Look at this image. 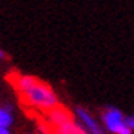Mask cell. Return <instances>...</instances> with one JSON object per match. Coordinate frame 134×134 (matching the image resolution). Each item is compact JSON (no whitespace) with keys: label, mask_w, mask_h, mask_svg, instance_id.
<instances>
[{"label":"cell","mask_w":134,"mask_h":134,"mask_svg":"<svg viewBox=\"0 0 134 134\" xmlns=\"http://www.w3.org/2000/svg\"><path fill=\"white\" fill-rule=\"evenodd\" d=\"M3 57H5V53H3V51L0 50V59H3Z\"/></svg>","instance_id":"cell-9"},{"label":"cell","mask_w":134,"mask_h":134,"mask_svg":"<svg viewBox=\"0 0 134 134\" xmlns=\"http://www.w3.org/2000/svg\"><path fill=\"white\" fill-rule=\"evenodd\" d=\"M71 119V115H69V111L66 109H63L60 105H57L54 109H51L48 111V121L54 125V127H59L60 124L63 122H66Z\"/></svg>","instance_id":"cell-4"},{"label":"cell","mask_w":134,"mask_h":134,"mask_svg":"<svg viewBox=\"0 0 134 134\" xmlns=\"http://www.w3.org/2000/svg\"><path fill=\"white\" fill-rule=\"evenodd\" d=\"M14 86L21 93L23 101L38 110L50 111L59 105V98L53 87L33 75H17Z\"/></svg>","instance_id":"cell-1"},{"label":"cell","mask_w":134,"mask_h":134,"mask_svg":"<svg viewBox=\"0 0 134 134\" xmlns=\"http://www.w3.org/2000/svg\"><path fill=\"white\" fill-rule=\"evenodd\" d=\"M26 134H32V133H26Z\"/></svg>","instance_id":"cell-10"},{"label":"cell","mask_w":134,"mask_h":134,"mask_svg":"<svg viewBox=\"0 0 134 134\" xmlns=\"http://www.w3.org/2000/svg\"><path fill=\"white\" fill-rule=\"evenodd\" d=\"M14 124V116H12V105L5 104L0 107V127L9 128Z\"/></svg>","instance_id":"cell-6"},{"label":"cell","mask_w":134,"mask_h":134,"mask_svg":"<svg viewBox=\"0 0 134 134\" xmlns=\"http://www.w3.org/2000/svg\"><path fill=\"white\" fill-rule=\"evenodd\" d=\"M0 134H12L11 133V130L6 127H0Z\"/></svg>","instance_id":"cell-8"},{"label":"cell","mask_w":134,"mask_h":134,"mask_svg":"<svg viewBox=\"0 0 134 134\" xmlns=\"http://www.w3.org/2000/svg\"><path fill=\"white\" fill-rule=\"evenodd\" d=\"M101 121L104 128L111 134H133L127 124V116L116 107H107L101 113Z\"/></svg>","instance_id":"cell-2"},{"label":"cell","mask_w":134,"mask_h":134,"mask_svg":"<svg viewBox=\"0 0 134 134\" xmlns=\"http://www.w3.org/2000/svg\"><path fill=\"white\" fill-rule=\"evenodd\" d=\"M127 124H128V127L131 128V131H134V115L127 116Z\"/></svg>","instance_id":"cell-7"},{"label":"cell","mask_w":134,"mask_h":134,"mask_svg":"<svg viewBox=\"0 0 134 134\" xmlns=\"http://www.w3.org/2000/svg\"><path fill=\"white\" fill-rule=\"evenodd\" d=\"M74 111H75V116L80 121V124L83 125V128L89 134H107V130L92 116V113L89 110H86L85 107H80L79 105V107H75Z\"/></svg>","instance_id":"cell-3"},{"label":"cell","mask_w":134,"mask_h":134,"mask_svg":"<svg viewBox=\"0 0 134 134\" xmlns=\"http://www.w3.org/2000/svg\"><path fill=\"white\" fill-rule=\"evenodd\" d=\"M56 130H57V134H89L81 124H77L72 119L60 124L59 127H56Z\"/></svg>","instance_id":"cell-5"}]
</instances>
